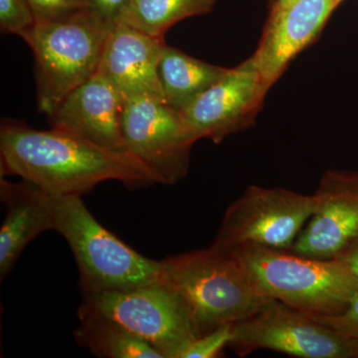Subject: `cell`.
<instances>
[{
  "instance_id": "obj_15",
  "label": "cell",
  "mask_w": 358,
  "mask_h": 358,
  "mask_svg": "<svg viewBox=\"0 0 358 358\" xmlns=\"http://www.w3.org/2000/svg\"><path fill=\"white\" fill-rule=\"evenodd\" d=\"M0 197L4 205L0 228V278L9 275L26 246L46 231L55 229L54 197L39 186L0 179Z\"/></svg>"
},
{
  "instance_id": "obj_12",
  "label": "cell",
  "mask_w": 358,
  "mask_h": 358,
  "mask_svg": "<svg viewBox=\"0 0 358 358\" xmlns=\"http://www.w3.org/2000/svg\"><path fill=\"white\" fill-rule=\"evenodd\" d=\"M336 9L331 0H296L268 13L258 47L249 58L268 90L292 61L319 38Z\"/></svg>"
},
{
  "instance_id": "obj_21",
  "label": "cell",
  "mask_w": 358,
  "mask_h": 358,
  "mask_svg": "<svg viewBox=\"0 0 358 358\" xmlns=\"http://www.w3.org/2000/svg\"><path fill=\"white\" fill-rule=\"evenodd\" d=\"M36 22L64 20L87 7L86 0H28Z\"/></svg>"
},
{
  "instance_id": "obj_14",
  "label": "cell",
  "mask_w": 358,
  "mask_h": 358,
  "mask_svg": "<svg viewBox=\"0 0 358 358\" xmlns=\"http://www.w3.org/2000/svg\"><path fill=\"white\" fill-rule=\"evenodd\" d=\"M166 45L164 38L150 36L121 20L110 29L98 72L124 99L150 96L164 101L159 64Z\"/></svg>"
},
{
  "instance_id": "obj_25",
  "label": "cell",
  "mask_w": 358,
  "mask_h": 358,
  "mask_svg": "<svg viewBox=\"0 0 358 358\" xmlns=\"http://www.w3.org/2000/svg\"><path fill=\"white\" fill-rule=\"evenodd\" d=\"M296 0H268V13L279 10L289 4L293 3Z\"/></svg>"
},
{
  "instance_id": "obj_26",
  "label": "cell",
  "mask_w": 358,
  "mask_h": 358,
  "mask_svg": "<svg viewBox=\"0 0 358 358\" xmlns=\"http://www.w3.org/2000/svg\"><path fill=\"white\" fill-rule=\"evenodd\" d=\"M331 1L334 2V6H336V7H338L339 6V4L341 3V2L343 1V0H331Z\"/></svg>"
},
{
  "instance_id": "obj_18",
  "label": "cell",
  "mask_w": 358,
  "mask_h": 358,
  "mask_svg": "<svg viewBox=\"0 0 358 358\" xmlns=\"http://www.w3.org/2000/svg\"><path fill=\"white\" fill-rule=\"evenodd\" d=\"M216 0H131L122 20L150 36L164 38L179 21L211 13Z\"/></svg>"
},
{
  "instance_id": "obj_3",
  "label": "cell",
  "mask_w": 358,
  "mask_h": 358,
  "mask_svg": "<svg viewBox=\"0 0 358 358\" xmlns=\"http://www.w3.org/2000/svg\"><path fill=\"white\" fill-rule=\"evenodd\" d=\"M160 263L162 280L185 301L199 336L248 319L268 301L229 252L211 246Z\"/></svg>"
},
{
  "instance_id": "obj_1",
  "label": "cell",
  "mask_w": 358,
  "mask_h": 358,
  "mask_svg": "<svg viewBox=\"0 0 358 358\" xmlns=\"http://www.w3.org/2000/svg\"><path fill=\"white\" fill-rule=\"evenodd\" d=\"M1 176L13 174L53 197L81 196L108 180L160 183L154 171L128 150H110L76 134L39 131L6 122L0 129Z\"/></svg>"
},
{
  "instance_id": "obj_6",
  "label": "cell",
  "mask_w": 358,
  "mask_h": 358,
  "mask_svg": "<svg viewBox=\"0 0 358 358\" xmlns=\"http://www.w3.org/2000/svg\"><path fill=\"white\" fill-rule=\"evenodd\" d=\"M83 306L127 327L164 358H182L199 338L185 301L164 280L136 288L84 294Z\"/></svg>"
},
{
  "instance_id": "obj_20",
  "label": "cell",
  "mask_w": 358,
  "mask_h": 358,
  "mask_svg": "<svg viewBox=\"0 0 358 358\" xmlns=\"http://www.w3.org/2000/svg\"><path fill=\"white\" fill-rule=\"evenodd\" d=\"M234 324H224L195 339L183 353L182 358L217 357L225 346H230Z\"/></svg>"
},
{
  "instance_id": "obj_16",
  "label": "cell",
  "mask_w": 358,
  "mask_h": 358,
  "mask_svg": "<svg viewBox=\"0 0 358 358\" xmlns=\"http://www.w3.org/2000/svg\"><path fill=\"white\" fill-rule=\"evenodd\" d=\"M228 70L166 45L159 64L164 102L173 109L183 110L221 79Z\"/></svg>"
},
{
  "instance_id": "obj_23",
  "label": "cell",
  "mask_w": 358,
  "mask_h": 358,
  "mask_svg": "<svg viewBox=\"0 0 358 358\" xmlns=\"http://www.w3.org/2000/svg\"><path fill=\"white\" fill-rule=\"evenodd\" d=\"M87 7L92 13L110 26L114 27L122 20L131 0H86Z\"/></svg>"
},
{
  "instance_id": "obj_17",
  "label": "cell",
  "mask_w": 358,
  "mask_h": 358,
  "mask_svg": "<svg viewBox=\"0 0 358 358\" xmlns=\"http://www.w3.org/2000/svg\"><path fill=\"white\" fill-rule=\"evenodd\" d=\"M75 339L99 357L164 358L152 345L115 320L82 305Z\"/></svg>"
},
{
  "instance_id": "obj_11",
  "label": "cell",
  "mask_w": 358,
  "mask_h": 358,
  "mask_svg": "<svg viewBox=\"0 0 358 358\" xmlns=\"http://www.w3.org/2000/svg\"><path fill=\"white\" fill-rule=\"evenodd\" d=\"M313 195L315 210L291 251L310 258L338 259L358 240V171H327Z\"/></svg>"
},
{
  "instance_id": "obj_4",
  "label": "cell",
  "mask_w": 358,
  "mask_h": 358,
  "mask_svg": "<svg viewBox=\"0 0 358 358\" xmlns=\"http://www.w3.org/2000/svg\"><path fill=\"white\" fill-rule=\"evenodd\" d=\"M110 29L86 8L64 20L35 22L22 35L34 53L41 112L49 117L70 92L98 72Z\"/></svg>"
},
{
  "instance_id": "obj_8",
  "label": "cell",
  "mask_w": 358,
  "mask_h": 358,
  "mask_svg": "<svg viewBox=\"0 0 358 358\" xmlns=\"http://www.w3.org/2000/svg\"><path fill=\"white\" fill-rule=\"evenodd\" d=\"M230 346L240 355L270 350L300 358H358L357 341L273 300L234 324Z\"/></svg>"
},
{
  "instance_id": "obj_2",
  "label": "cell",
  "mask_w": 358,
  "mask_h": 358,
  "mask_svg": "<svg viewBox=\"0 0 358 358\" xmlns=\"http://www.w3.org/2000/svg\"><path fill=\"white\" fill-rule=\"evenodd\" d=\"M229 253L261 296L301 312L336 315L358 293L357 278L339 259L310 258L253 245Z\"/></svg>"
},
{
  "instance_id": "obj_19",
  "label": "cell",
  "mask_w": 358,
  "mask_h": 358,
  "mask_svg": "<svg viewBox=\"0 0 358 358\" xmlns=\"http://www.w3.org/2000/svg\"><path fill=\"white\" fill-rule=\"evenodd\" d=\"M28 0H0V28L4 33L22 37L35 24Z\"/></svg>"
},
{
  "instance_id": "obj_13",
  "label": "cell",
  "mask_w": 358,
  "mask_h": 358,
  "mask_svg": "<svg viewBox=\"0 0 358 358\" xmlns=\"http://www.w3.org/2000/svg\"><path fill=\"white\" fill-rule=\"evenodd\" d=\"M126 99L96 72L70 92L49 117L52 128L76 134L110 150H127L122 136Z\"/></svg>"
},
{
  "instance_id": "obj_24",
  "label": "cell",
  "mask_w": 358,
  "mask_h": 358,
  "mask_svg": "<svg viewBox=\"0 0 358 358\" xmlns=\"http://www.w3.org/2000/svg\"><path fill=\"white\" fill-rule=\"evenodd\" d=\"M339 260L343 261L352 271L358 279V240L350 247L345 253L339 257Z\"/></svg>"
},
{
  "instance_id": "obj_10",
  "label": "cell",
  "mask_w": 358,
  "mask_h": 358,
  "mask_svg": "<svg viewBox=\"0 0 358 358\" xmlns=\"http://www.w3.org/2000/svg\"><path fill=\"white\" fill-rule=\"evenodd\" d=\"M268 91L247 59L179 112L193 141L218 143L252 127Z\"/></svg>"
},
{
  "instance_id": "obj_7",
  "label": "cell",
  "mask_w": 358,
  "mask_h": 358,
  "mask_svg": "<svg viewBox=\"0 0 358 358\" xmlns=\"http://www.w3.org/2000/svg\"><path fill=\"white\" fill-rule=\"evenodd\" d=\"M315 195L251 185L226 210L212 247L225 252L242 246L291 251L315 210Z\"/></svg>"
},
{
  "instance_id": "obj_22",
  "label": "cell",
  "mask_w": 358,
  "mask_h": 358,
  "mask_svg": "<svg viewBox=\"0 0 358 358\" xmlns=\"http://www.w3.org/2000/svg\"><path fill=\"white\" fill-rule=\"evenodd\" d=\"M315 320L333 327L348 338L358 341V293L352 299L348 307L336 315L310 313Z\"/></svg>"
},
{
  "instance_id": "obj_9",
  "label": "cell",
  "mask_w": 358,
  "mask_h": 358,
  "mask_svg": "<svg viewBox=\"0 0 358 358\" xmlns=\"http://www.w3.org/2000/svg\"><path fill=\"white\" fill-rule=\"evenodd\" d=\"M122 136L126 150L154 171L160 185L185 178L195 141L179 110L155 96L126 99Z\"/></svg>"
},
{
  "instance_id": "obj_5",
  "label": "cell",
  "mask_w": 358,
  "mask_h": 358,
  "mask_svg": "<svg viewBox=\"0 0 358 358\" xmlns=\"http://www.w3.org/2000/svg\"><path fill=\"white\" fill-rule=\"evenodd\" d=\"M55 229L76 260L84 294L162 281V263L131 248L96 221L81 196L54 197Z\"/></svg>"
}]
</instances>
